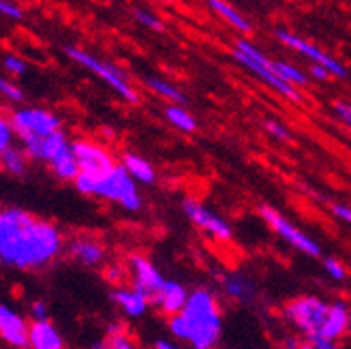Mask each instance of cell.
<instances>
[{"instance_id":"obj_12","label":"cell","mask_w":351,"mask_h":349,"mask_svg":"<svg viewBox=\"0 0 351 349\" xmlns=\"http://www.w3.org/2000/svg\"><path fill=\"white\" fill-rule=\"evenodd\" d=\"M0 337L13 349L30 347V326L15 309L0 304Z\"/></svg>"},{"instance_id":"obj_6","label":"cell","mask_w":351,"mask_h":349,"mask_svg":"<svg viewBox=\"0 0 351 349\" xmlns=\"http://www.w3.org/2000/svg\"><path fill=\"white\" fill-rule=\"evenodd\" d=\"M328 311H330V304L317 298V296H300V298L291 300L285 306V317L300 330L304 337H313L322 333Z\"/></svg>"},{"instance_id":"obj_14","label":"cell","mask_w":351,"mask_h":349,"mask_svg":"<svg viewBox=\"0 0 351 349\" xmlns=\"http://www.w3.org/2000/svg\"><path fill=\"white\" fill-rule=\"evenodd\" d=\"M189 291L184 289L182 283L178 281H165V285L161 287V291L154 296V298L150 300L156 309H161L165 315H176V313H180L189 300Z\"/></svg>"},{"instance_id":"obj_3","label":"cell","mask_w":351,"mask_h":349,"mask_svg":"<svg viewBox=\"0 0 351 349\" xmlns=\"http://www.w3.org/2000/svg\"><path fill=\"white\" fill-rule=\"evenodd\" d=\"M234 58L244 67L249 69L253 75H257L263 84H268L272 91H276L278 95H283L285 99L293 101V103H302V95L295 91V86L285 82L280 75L274 73V69L270 64V58L263 56V51H259L253 43H249L247 39H240L234 45Z\"/></svg>"},{"instance_id":"obj_30","label":"cell","mask_w":351,"mask_h":349,"mask_svg":"<svg viewBox=\"0 0 351 349\" xmlns=\"http://www.w3.org/2000/svg\"><path fill=\"white\" fill-rule=\"evenodd\" d=\"M0 93H3L5 99L11 101V103H22L24 101V93L17 88L15 84H11L7 80H0Z\"/></svg>"},{"instance_id":"obj_10","label":"cell","mask_w":351,"mask_h":349,"mask_svg":"<svg viewBox=\"0 0 351 349\" xmlns=\"http://www.w3.org/2000/svg\"><path fill=\"white\" fill-rule=\"evenodd\" d=\"M274 34H276V39H278L280 43H283V45H287V47H291V49H295V51H300L302 56H306V58L313 60L315 64H324L332 75H337V77H347V69H345L337 58H332V56L326 54V51H322L317 45H313V43L300 39L298 34H291V32H287V30H283V28H276Z\"/></svg>"},{"instance_id":"obj_32","label":"cell","mask_w":351,"mask_h":349,"mask_svg":"<svg viewBox=\"0 0 351 349\" xmlns=\"http://www.w3.org/2000/svg\"><path fill=\"white\" fill-rule=\"evenodd\" d=\"M3 64H5V69L7 71H11V73H15V75H22V73H26V62L20 58V56H15V54H7L5 58H3Z\"/></svg>"},{"instance_id":"obj_17","label":"cell","mask_w":351,"mask_h":349,"mask_svg":"<svg viewBox=\"0 0 351 349\" xmlns=\"http://www.w3.org/2000/svg\"><path fill=\"white\" fill-rule=\"evenodd\" d=\"M349 322H351V315H349L347 304L345 302H332L319 335L326 339H332V341H339L349 330Z\"/></svg>"},{"instance_id":"obj_31","label":"cell","mask_w":351,"mask_h":349,"mask_svg":"<svg viewBox=\"0 0 351 349\" xmlns=\"http://www.w3.org/2000/svg\"><path fill=\"white\" fill-rule=\"evenodd\" d=\"M324 266H326V272L335 278V281H343V278L347 276V270H345V266L341 264L339 259H335V257H328L326 261H324Z\"/></svg>"},{"instance_id":"obj_1","label":"cell","mask_w":351,"mask_h":349,"mask_svg":"<svg viewBox=\"0 0 351 349\" xmlns=\"http://www.w3.org/2000/svg\"><path fill=\"white\" fill-rule=\"evenodd\" d=\"M62 249L58 230L32 217L22 208L0 213V259L15 270H37L47 266Z\"/></svg>"},{"instance_id":"obj_20","label":"cell","mask_w":351,"mask_h":349,"mask_svg":"<svg viewBox=\"0 0 351 349\" xmlns=\"http://www.w3.org/2000/svg\"><path fill=\"white\" fill-rule=\"evenodd\" d=\"M122 165H125L129 169L131 176L137 180V182H142V184H154L156 180V171L154 167L144 159V156H139L135 152H127L125 156H122Z\"/></svg>"},{"instance_id":"obj_44","label":"cell","mask_w":351,"mask_h":349,"mask_svg":"<svg viewBox=\"0 0 351 349\" xmlns=\"http://www.w3.org/2000/svg\"><path fill=\"white\" fill-rule=\"evenodd\" d=\"M159 3H171V0H159Z\"/></svg>"},{"instance_id":"obj_45","label":"cell","mask_w":351,"mask_h":349,"mask_svg":"<svg viewBox=\"0 0 351 349\" xmlns=\"http://www.w3.org/2000/svg\"><path fill=\"white\" fill-rule=\"evenodd\" d=\"M349 330H351V322H349Z\"/></svg>"},{"instance_id":"obj_36","label":"cell","mask_w":351,"mask_h":349,"mask_svg":"<svg viewBox=\"0 0 351 349\" xmlns=\"http://www.w3.org/2000/svg\"><path fill=\"white\" fill-rule=\"evenodd\" d=\"M313 345V349H339L337 341H332V339H326L322 335H313V337H306Z\"/></svg>"},{"instance_id":"obj_5","label":"cell","mask_w":351,"mask_h":349,"mask_svg":"<svg viewBox=\"0 0 351 349\" xmlns=\"http://www.w3.org/2000/svg\"><path fill=\"white\" fill-rule=\"evenodd\" d=\"M64 54H66L69 58H73L75 62L84 64L86 69H90V71H93L97 77H101L105 84L110 86L112 91H116L125 101H129V103H139V95L135 93V88L131 86L129 77H127L125 73H122L118 67H114V64H110V62H103V60L95 58L93 54H88V51H84V49H80V47H73V45H66V47H64Z\"/></svg>"},{"instance_id":"obj_41","label":"cell","mask_w":351,"mask_h":349,"mask_svg":"<svg viewBox=\"0 0 351 349\" xmlns=\"http://www.w3.org/2000/svg\"><path fill=\"white\" fill-rule=\"evenodd\" d=\"M105 276H108L112 283H116V281H120V278H122V270L118 266H110L108 272H105Z\"/></svg>"},{"instance_id":"obj_21","label":"cell","mask_w":351,"mask_h":349,"mask_svg":"<svg viewBox=\"0 0 351 349\" xmlns=\"http://www.w3.org/2000/svg\"><path fill=\"white\" fill-rule=\"evenodd\" d=\"M223 289H225L227 296H230V298L240 300V302L251 300L253 293H255L253 283L249 281L247 276H242V274H227L223 278Z\"/></svg>"},{"instance_id":"obj_40","label":"cell","mask_w":351,"mask_h":349,"mask_svg":"<svg viewBox=\"0 0 351 349\" xmlns=\"http://www.w3.org/2000/svg\"><path fill=\"white\" fill-rule=\"evenodd\" d=\"M311 75L315 77V80H328L332 73L328 71V69L324 67V64H315L313 62V69H311Z\"/></svg>"},{"instance_id":"obj_23","label":"cell","mask_w":351,"mask_h":349,"mask_svg":"<svg viewBox=\"0 0 351 349\" xmlns=\"http://www.w3.org/2000/svg\"><path fill=\"white\" fill-rule=\"evenodd\" d=\"M165 118L169 120V125H173L178 131H184V133H193L197 129V122H195V118H193L180 103L178 106H169L167 110H165Z\"/></svg>"},{"instance_id":"obj_18","label":"cell","mask_w":351,"mask_h":349,"mask_svg":"<svg viewBox=\"0 0 351 349\" xmlns=\"http://www.w3.org/2000/svg\"><path fill=\"white\" fill-rule=\"evenodd\" d=\"M69 255H71L73 259H77L84 266H97L105 259V249H103V244H99L97 240L77 238L69 244Z\"/></svg>"},{"instance_id":"obj_15","label":"cell","mask_w":351,"mask_h":349,"mask_svg":"<svg viewBox=\"0 0 351 349\" xmlns=\"http://www.w3.org/2000/svg\"><path fill=\"white\" fill-rule=\"evenodd\" d=\"M112 300L120 306V311L125 313L127 317H142L150 306V298L144 291H139L137 287L135 289H114Z\"/></svg>"},{"instance_id":"obj_33","label":"cell","mask_w":351,"mask_h":349,"mask_svg":"<svg viewBox=\"0 0 351 349\" xmlns=\"http://www.w3.org/2000/svg\"><path fill=\"white\" fill-rule=\"evenodd\" d=\"M0 11H3V15H7L9 20H13V22L24 20V11L15 3H11V0H0Z\"/></svg>"},{"instance_id":"obj_38","label":"cell","mask_w":351,"mask_h":349,"mask_svg":"<svg viewBox=\"0 0 351 349\" xmlns=\"http://www.w3.org/2000/svg\"><path fill=\"white\" fill-rule=\"evenodd\" d=\"M335 114L345 122V125L351 127V106H349V103L337 101V103H335Z\"/></svg>"},{"instance_id":"obj_25","label":"cell","mask_w":351,"mask_h":349,"mask_svg":"<svg viewBox=\"0 0 351 349\" xmlns=\"http://www.w3.org/2000/svg\"><path fill=\"white\" fill-rule=\"evenodd\" d=\"M71 144L66 142V135L62 131H54L43 137V159L45 161H51L56 154H60L64 148H69Z\"/></svg>"},{"instance_id":"obj_8","label":"cell","mask_w":351,"mask_h":349,"mask_svg":"<svg viewBox=\"0 0 351 349\" xmlns=\"http://www.w3.org/2000/svg\"><path fill=\"white\" fill-rule=\"evenodd\" d=\"M11 125L15 133L22 139L30 135H49L54 131H60V118L47 110L37 108H22L11 114Z\"/></svg>"},{"instance_id":"obj_24","label":"cell","mask_w":351,"mask_h":349,"mask_svg":"<svg viewBox=\"0 0 351 349\" xmlns=\"http://www.w3.org/2000/svg\"><path fill=\"white\" fill-rule=\"evenodd\" d=\"M146 84H148V88L150 91H154L156 95H161L163 99H167V101H173V103H186V97L176 88L173 84H169V82H165V80H161V77H148L146 80Z\"/></svg>"},{"instance_id":"obj_16","label":"cell","mask_w":351,"mask_h":349,"mask_svg":"<svg viewBox=\"0 0 351 349\" xmlns=\"http://www.w3.org/2000/svg\"><path fill=\"white\" fill-rule=\"evenodd\" d=\"M30 349H66V347L56 326L49 320H41L30 326Z\"/></svg>"},{"instance_id":"obj_34","label":"cell","mask_w":351,"mask_h":349,"mask_svg":"<svg viewBox=\"0 0 351 349\" xmlns=\"http://www.w3.org/2000/svg\"><path fill=\"white\" fill-rule=\"evenodd\" d=\"M13 133H15V129H13L11 122H7V120H0V152L7 150V148L11 146Z\"/></svg>"},{"instance_id":"obj_27","label":"cell","mask_w":351,"mask_h":349,"mask_svg":"<svg viewBox=\"0 0 351 349\" xmlns=\"http://www.w3.org/2000/svg\"><path fill=\"white\" fill-rule=\"evenodd\" d=\"M0 156H3V167L13 173V176H22V173L26 171V159H24V154L22 150H17V148H7L0 152Z\"/></svg>"},{"instance_id":"obj_28","label":"cell","mask_w":351,"mask_h":349,"mask_svg":"<svg viewBox=\"0 0 351 349\" xmlns=\"http://www.w3.org/2000/svg\"><path fill=\"white\" fill-rule=\"evenodd\" d=\"M133 15L137 17V22H142V24L148 26L150 30H156V32H163V30H165V24L159 20V17L152 15V13L146 11V9H133Z\"/></svg>"},{"instance_id":"obj_37","label":"cell","mask_w":351,"mask_h":349,"mask_svg":"<svg viewBox=\"0 0 351 349\" xmlns=\"http://www.w3.org/2000/svg\"><path fill=\"white\" fill-rule=\"evenodd\" d=\"M30 317H32L34 322L47 320V306H45L43 300H34V302L30 304Z\"/></svg>"},{"instance_id":"obj_2","label":"cell","mask_w":351,"mask_h":349,"mask_svg":"<svg viewBox=\"0 0 351 349\" xmlns=\"http://www.w3.org/2000/svg\"><path fill=\"white\" fill-rule=\"evenodd\" d=\"M169 333L193 349H217L223 335V317L217 298L206 289H195L180 313L169 317Z\"/></svg>"},{"instance_id":"obj_19","label":"cell","mask_w":351,"mask_h":349,"mask_svg":"<svg viewBox=\"0 0 351 349\" xmlns=\"http://www.w3.org/2000/svg\"><path fill=\"white\" fill-rule=\"evenodd\" d=\"M49 165L60 180H75L80 173V161L73 152V146H69L60 154H56L54 159L49 161Z\"/></svg>"},{"instance_id":"obj_39","label":"cell","mask_w":351,"mask_h":349,"mask_svg":"<svg viewBox=\"0 0 351 349\" xmlns=\"http://www.w3.org/2000/svg\"><path fill=\"white\" fill-rule=\"evenodd\" d=\"M332 213H335L337 219H341V221H345V223L351 225V208H349V206H345V204H335V206H332Z\"/></svg>"},{"instance_id":"obj_13","label":"cell","mask_w":351,"mask_h":349,"mask_svg":"<svg viewBox=\"0 0 351 349\" xmlns=\"http://www.w3.org/2000/svg\"><path fill=\"white\" fill-rule=\"evenodd\" d=\"M129 266H131V272H133V281H135V287L139 291H144L148 298L152 300L156 293L161 291V287L165 285V278L163 274L154 268V264L150 259H146L144 255H131L129 259Z\"/></svg>"},{"instance_id":"obj_11","label":"cell","mask_w":351,"mask_h":349,"mask_svg":"<svg viewBox=\"0 0 351 349\" xmlns=\"http://www.w3.org/2000/svg\"><path fill=\"white\" fill-rule=\"evenodd\" d=\"M182 210L208 236H213L217 240H232L234 232L230 228V223H225L219 215H215L213 210H208V208L202 206L199 202H195V200H184Z\"/></svg>"},{"instance_id":"obj_9","label":"cell","mask_w":351,"mask_h":349,"mask_svg":"<svg viewBox=\"0 0 351 349\" xmlns=\"http://www.w3.org/2000/svg\"><path fill=\"white\" fill-rule=\"evenodd\" d=\"M71 146H73L77 161H80V171L88 173V176H93L95 180H103L105 176H110V173L114 171L116 163L112 159V154L105 148H101L99 144L75 142Z\"/></svg>"},{"instance_id":"obj_4","label":"cell","mask_w":351,"mask_h":349,"mask_svg":"<svg viewBox=\"0 0 351 349\" xmlns=\"http://www.w3.org/2000/svg\"><path fill=\"white\" fill-rule=\"evenodd\" d=\"M135 178L129 173L125 165H116L110 176H105L103 180H95V191L93 195L110 200L120 204L125 210H139L142 208V197L137 193Z\"/></svg>"},{"instance_id":"obj_43","label":"cell","mask_w":351,"mask_h":349,"mask_svg":"<svg viewBox=\"0 0 351 349\" xmlns=\"http://www.w3.org/2000/svg\"><path fill=\"white\" fill-rule=\"evenodd\" d=\"M90 349H114V347L110 345V341H97L90 345Z\"/></svg>"},{"instance_id":"obj_29","label":"cell","mask_w":351,"mask_h":349,"mask_svg":"<svg viewBox=\"0 0 351 349\" xmlns=\"http://www.w3.org/2000/svg\"><path fill=\"white\" fill-rule=\"evenodd\" d=\"M108 341H110V345L114 347V349H139L122 330H118L116 326H112L110 328V337H108Z\"/></svg>"},{"instance_id":"obj_7","label":"cell","mask_w":351,"mask_h":349,"mask_svg":"<svg viewBox=\"0 0 351 349\" xmlns=\"http://www.w3.org/2000/svg\"><path fill=\"white\" fill-rule=\"evenodd\" d=\"M259 215L263 217V221H266L280 238H283L285 242H289L293 249H298V251L308 255V257H319L322 255L319 244L315 242L311 236H306L302 230H298L293 223H289L283 215L276 213L274 208H270V206H259Z\"/></svg>"},{"instance_id":"obj_22","label":"cell","mask_w":351,"mask_h":349,"mask_svg":"<svg viewBox=\"0 0 351 349\" xmlns=\"http://www.w3.org/2000/svg\"><path fill=\"white\" fill-rule=\"evenodd\" d=\"M208 7L213 9L217 15H221L223 20L230 24V26H234L238 32H244V34H249L251 32V24H249V20L247 17H242L234 7H230L225 3V0H208Z\"/></svg>"},{"instance_id":"obj_35","label":"cell","mask_w":351,"mask_h":349,"mask_svg":"<svg viewBox=\"0 0 351 349\" xmlns=\"http://www.w3.org/2000/svg\"><path fill=\"white\" fill-rule=\"evenodd\" d=\"M266 131H268L272 137H276V139H283V142H287V139L291 137L289 131H287L283 125H280V122H276V120H268V122H266Z\"/></svg>"},{"instance_id":"obj_42","label":"cell","mask_w":351,"mask_h":349,"mask_svg":"<svg viewBox=\"0 0 351 349\" xmlns=\"http://www.w3.org/2000/svg\"><path fill=\"white\" fill-rule=\"evenodd\" d=\"M154 349H180L178 345H173L171 341H167V339H159L154 343Z\"/></svg>"},{"instance_id":"obj_26","label":"cell","mask_w":351,"mask_h":349,"mask_svg":"<svg viewBox=\"0 0 351 349\" xmlns=\"http://www.w3.org/2000/svg\"><path fill=\"white\" fill-rule=\"evenodd\" d=\"M270 64H272V69H274V73L280 75L285 82L295 84V86H306V84H308V75L302 73L300 69H295V67H291V64H287V62H278V60H270Z\"/></svg>"}]
</instances>
